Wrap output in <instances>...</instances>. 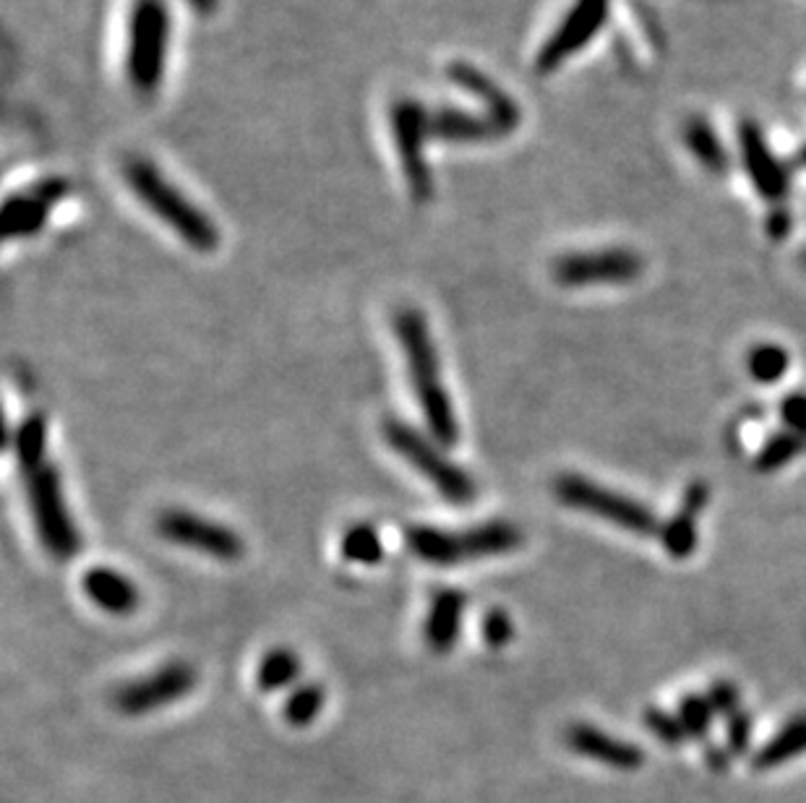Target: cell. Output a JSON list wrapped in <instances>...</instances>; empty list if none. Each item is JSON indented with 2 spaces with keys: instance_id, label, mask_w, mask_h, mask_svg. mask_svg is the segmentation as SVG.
<instances>
[{
  "instance_id": "1",
  "label": "cell",
  "mask_w": 806,
  "mask_h": 803,
  "mask_svg": "<svg viewBox=\"0 0 806 803\" xmlns=\"http://www.w3.org/2000/svg\"><path fill=\"white\" fill-rule=\"evenodd\" d=\"M394 335L400 339L407 374H411L413 391L418 397L428 430L441 447H454L459 441V423L457 415H454L450 391L444 387L441 357L437 344H433L426 316L418 309L396 311Z\"/></svg>"
},
{
  "instance_id": "2",
  "label": "cell",
  "mask_w": 806,
  "mask_h": 803,
  "mask_svg": "<svg viewBox=\"0 0 806 803\" xmlns=\"http://www.w3.org/2000/svg\"><path fill=\"white\" fill-rule=\"evenodd\" d=\"M405 543L413 556L433 566H457L470 561L496 559L517 551L525 543V532L509 519H491L465 530L415 525L407 527Z\"/></svg>"
},
{
  "instance_id": "3",
  "label": "cell",
  "mask_w": 806,
  "mask_h": 803,
  "mask_svg": "<svg viewBox=\"0 0 806 803\" xmlns=\"http://www.w3.org/2000/svg\"><path fill=\"white\" fill-rule=\"evenodd\" d=\"M123 178L136 193V199L149 212L158 214L193 251L212 253L219 246L217 225L193 201H188L171 180L162 178L154 162L144 160V156H128L126 165H123Z\"/></svg>"
},
{
  "instance_id": "4",
  "label": "cell",
  "mask_w": 806,
  "mask_h": 803,
  "mask_svg": "<svg viewBox=\"0 0 806 803\" xmlns=\"http://www.w3.org/2000/svg\"><path fill=\"white\" fill-rule=\"evenodd\" d=\"M383 439H387L389 447H392L415 473L424 475V478L431 482L450 504H470L478 495V486L476 480H473V475L467 473L465 467H459L457 462L450 460L444 447H441L437 439H428L426 434H420V430L413 428L411 423L389 417V421L383 423Z\"/></svg>"
},
{
  "instance_id": "5",
  "label": "cell",
  "mask_w": 806,
  "mask_h": 803,
  "mask_svg": "<svg viewBox=\"0 0 806 803\" xmlns=\"http://www.w3.org/2000/svg\"><path fill=\"white\" fill-rule=\"evenodd\" d=\"M167 42H171V13L165 0H136L128 18L126 71L139 95H152L165 74Z\"/></svg>"
},
{
  "instance_id": "6",
  "label": "cell",
  "mask_w": 806,
  "mask_h": 803,
  "mask_svg": "<svg viewBox=\"0 0 806 803\" xmlns=\"http://www.w3.org/2000/svg\"><path fill=\"white\" fill-rule=\"evenodd\" d=\"M24 478H27L32 519H35L37 538H40L45 551L58 561L74 559L81 548V535L68 512L58 469L45 462V465L24 473Z\"/></svg>"
},
{
  "instance_id": "7",
  "label": "cell",
  "mask_w": 806,
  "mask_h": 803,
  "mask_svg": "<svg viewBox=\"0 0 806 803\" xmlns=\"http://www.w3.org/2000/svg\"><path fill=\"white\" fill-rule=\"evenodd\" d=\"M554 493L562 504L577 512L593 514L597 519H606L610 525L621 527V530L642 535H660V522L653 514V509H647L640 501L629 499V495L610 491V488L597 486L595 480L582 478V475L567 473L558 475L554 480Z\"/></svg>"
},
{
  "instance_id": "8",
  "label": "cell",
  "mask_w": 806,
  "mask_h": 803,
  "mask_svg": "<svg viewBox=\"0 0 806 803\" xmlns=\"http://www.w3.org/2000/svg\"><path fill=\"white\" fill-rule=\"evenodd\" d=\"M389 128H392L396 154H400L402 173H405L413 199L428 201L433 193L431 167L426 160V141L431 139L428 108L411 97H400L389 110Z\"/></svg>"
},
{
  "instance_id": "9",
  "label": "cell",
  "mask_w": 806,
  "mask_h": 803,
  "mask_svg": "<svg viewBox=\"0 0 806 803\" xmlns=\"http://www.w3.org/2000/svg\"><path fill=\"white\" fill-rule=\"evenodd\" d=\"M158 535L167 543L197 551L201 556L214 561H240L245 556L243 538L232 527L201 517V514L186 512V509H167L158 517Z\"/></svg>"
},
{
  "instance_id": "10",
  "label": "cell",
  "mask_w": 806,
  "mask_h": 803,
  "mask_svg": "<svg viewBox=\"0 0 806 803\" xmlns=\"http://www.w3.org/2000/svg\"><path fill=\"white\" fill-rule=\"evenodd\" d=\"M642 259L624 248H603V251H577L558 256L551 274L564 287H593V285H627L640 277Z\"/></svg>"
},
{
  "instance_id": "11",
  "label": "cell",
  "mask_w": 806,
  "mask_h": 803,
  "mask_svg": "<svg viewBox=\"0 0 806 803\" xmlns=\"http://www.w3.org/2000/svg\"><path fill=\"white\" fill-rule=\"evenodd\" d=\"M197 687V670L188 663H167L149 676L136 678L115 691V707L123 715H147L167 704L180 702Z\"/></svg>"
},
{
  "instance_id": "12",
  "label": "cell",
  "mask_w": 806,
  "mask_h": 803,
  "mask_svg": "<svg viewBox=\"0 0 806 803\" xmlns=\"http://www.w3.org/2000/svg\"><path fill=\"white\" fill-rule=\"evenodd\" d=\"M71 191L66 178H45L24 191L11 193L3 206V238H32L48 225L50 212L66 199Z\"/></svg>"
},
{
  "instance_id": "13",
  "label": "cell",
  "mask_w": 806,
  "mask_h": 803,
  "mask_svg": "<svg viewBox=\"0 0 806 803\" xmlns=\"http://www.w3.org/2000/svg\"><path fill=\"white\" fill-rule=\"evenodd\" d=\"M608 0H577L571 5L558 29L551 35L549 42L543 45L541 55H538V71L549 74L554 71L558 63L567 61L569 55H575L577 50L595 35L597 26H601L603 16H606Z\"/></svg>"
},
{
  "instance_id": "14",
  "label": "cell",
  "mask_w": 806,
  "mask_h": 803,
  "mask_svg": "<svg viewBox=\"0 0 806 803\" xmlns=\"http://www.w3.org/2000/svg\"><path fill=\"white\" fill-rule=\"evenodd\" d=\"M567 746L571 752L590 756V760L616 769H637L645 762V756H642L634 743L619 741L616 736L595 726H588V723H575L567 730Z\"/></svg>"
},
{
  "instance_id": "15",
  "label": "cell",
  "mask_w": 806,
  "mask_h": 803,
  "mask_svg": "<svg viewBox=\"0 0 806 803\" xmlns=\"http://www.w3.org/2000/svg\"><path fill=\"white\" fill-rule=\"evenodd\" d=\"M81 590L100 611L110 616H131L141 605V592L126 574L110 566H92L81 579Z\"/></svg>"
},
{
  "instance_id": "16",
  "label": "cell",
  "mask_w": 806,
  "mask_h": 803,
  "mask_svg": "<svg viewBox=\"0 0 806 803\" xmlns=\"http://www.w3.org/2000/svg\"><path fill=\"white\" fill-rule=\"evenodd\" d=\"M446 78L457 84V87H463L465 91H470L476 100L483 102L486 115H489L493 123H499L504 134H509V130L519 123V110H517L515 100L506 97L504 91L483 74V71L476 68V65L450 63L446 65Z\"/></svg>"
},
{
  "instance_id": "17",
  "label": "cell",
  "mask_w": 806,
  "mask_h": 803,
  "mask_svg": "<svg viewBox=\"0 0 806 803\" xmlns=\"http://www.w3.org/2000/svg\"><path fill=\"white\" fill-rule=\"evenodd\" d=\"M707 501H710V488L700 480L692 482V486H687L676 517L666 527H660L658 538L671 559L681 561L694 553V548H697V519L702 509L707 506Z\"/></svg>"
},
{
  "instance_id": "18",
  "label": "cell",
  "mask_w": 806,
  "mask_h": 803,
  "mask_svg": "<svg viewBox=\"0 0 806 803\" xmlns=\"http://www.w3.org/2000/svg\"><path fill=\"white\" fill-rule=\"evenodd\" d=\"M465 605L467 598L463 590H452V587H444L439 590L437 595L431 600V608H428L426 616V644L431 648L437 655H444L450 652L454 644L459 642V631H463V622H465Z\"/></svg>"
},
{
  "instance_id": "19",
  "label": "cell",
  "mask_w": 806,
  "mask_h": 803,
  "mask_svg": "<svg viewBox=\"0 0 806 803\" xmlns=\"http://www.w3.org/2000/svg\"><path fill=\"white\" fill-rule=\"evenodd\" d=\"M428 130H431V139L452 143H478L504 136L502 126L493 123L489 115H473L454 108L428 110Z\"/></svg>"
},
{
  "instance_id": "20",
  "label": "cell",
  "mask_w": 806,
  "mask_h": 803,
  "mask_svg": "<svg viewBox=\"0 0 806 803\" xmlns=\"http://www.w3.org/2000/svg\"><path fill=\"white\" fill-rule=\"evenodd\" d=\"M11 447H14L16 460L24 473L45 465V462H48L45 460V452H48V421H45V415L32 413L24 417V421L16 426Z\"/></svg>"
},
{
  "instance_id": "21",
  "label": "cell",
  "mask_w": 806,
  "mask_h": 803,
  "mask_svg": "<svg viewBox=\"0 0 806 803\" xmlns=\"http://www.w3.org/2000/svg\"><path fill=\"white\" fill-rule=\"evenodd\" d=\"M806 752V717H796L785 726L776 739H770L759 749V754L754 756V767L757 769H770L780 767L793 756Z\"/></svg>"
},
{
  "instance_id": "22",
  "label": "cell",
  "mask_w": 806,
  "mask_h": 803,
  "mask_svg": "<svg viewBox=\"0 0 806 803\" xmlns=\"http://www.w3.org/2000/svg\"><path fill=\"white\" fill-rule=\"evenodd\" d=\"M301 676V661L288 648H275L262 657L256 670V681L262 691H279L288 689Z\"/></svg>"
},
{
  "instance_id": "23",
  "label": "cell",
  "mask_w": 806,
  "mask_h": 803,
  "mask_svg": "<svg viewBox=\"0 0 806 803\" xmlns=\"http://www.w3.org/2000/svg\"><path fill=\"white\" fill-rule=\"evenodd\" d=\"M806 452V436L793 434V430H783L776 434L772 439L765 441V447L759 449L754 456V467L759 473H776L783 465H789L791 460H796L798 454Z\"/></svg>"
},
{
  "instance_id": "24",
  "label": "cell",
  "mask_w": 806,
  "mask_h": 803,
  "mask_svg": "<svg viewBox=\"0 0 806 803\" xmlns=\"http://www.w3.org/2000/svg\"><path fill=\"white\" fill-rule=\"evenodd\" d=\"M342 556L361 566L379 564L383 559V543L376 527L366 525V522L348 527V532L342 535Z\"/></svg>"
},
{
  "instance_id": "25",
  "label": "cell",
  "mask_w": 806,
  "mask_h": 803,
  "mask_svg": "<svg viewBox=\"0 0 806 803\" xmlns=\"http://www.w3.org/2000/svg\"><path fill=\"white\" fill-rule=\"evenodd\" d=\"M324 689L318 683H303V687L292 689L290 697L285 700V720L292 728H305L316 720L318 713L324 710Z\"/></svg>"
},
{
  "instance_id": "26",
  "label": "cell",
  "mask_w": 806,
  "mask_h": 803,
  "mask_svg": "<svg viewBox=\"0 0 806 803\" xmlns=\"http://www.w3.org/2000/svg\"><path fill=\"white\" fill-rule=\"evenodd\" d=\"M789 352L780 348V344H759L746 357L750 376L757 378L759 384H776L789 371Z\"/></svg>"
},
{
  "instance_id": "27",
  "label": "cell",
  "mask_w": 806,
  "mask_h": 803,
  "mask_svg": "<svg viewBox=\"0 0 806 803\" xmlns=\"http://www.w3.org/2000/svg\"><path fill=\"white\" fill-rule=\"evenodd\" d=\"M744 149H746V160H750V167L754 170V180H757L759 191L767 196H778L780 188H783V178H780L776 162H770L765 156L763 143H759L754 130H746L744 134Z\"/></svg>"
},
{
  "instance_id": "28",
  "label": "cell",
  "mask_w": 806,
  "mask_h": 803,
  "mask_svg": "<svg viewBox=\"0 0 806 803\" xmlns=\"http://www.w3.org/2000/svg\"><path fill=\"white\" fill-rule=\"evenodd\" d=\"M713 715L715 710L707 697L689 694L679 704V720L681 726H684L687 736H692V739H702V736H705V730L710 728Z\"/></svg>"
},
{
  "instance_id": "29",
  "label": "cell",
  "mask_w": 806,
  "mask_h": 803,
  "mask_svg": "<svg viewBox=\"0 0 806 803\" xmlns=\"http://www.w3.org/2000/svg\"><path fill=\"white\" fill-rule=\"evenodd\" d=\"M645 726H650V730H653V733L658 736L663 743H671V746L684 741V736H687V730H684V726H681L679 715L673 717V715L663 713V710H647Z\"/></svg>"
},
{
  "instance_id": "30",
  "label": "cell",
  "mask_w": 806,
  "mask_h": 803,
  "mask_svg": "<svg viewBox=\"0 0 806 803\" xmlns=\"http://www.w3.org/2000/svg\"><path fill=\"white\" fill-rule=\"evenodd\" d=\"M512 637H515V624H512V618L506 616V611L493 608L489 616L483 618V639L491 648H504V644L512 642Z\"/></svg>"
},
{
  "instance_id": "31",
  "label": "cell",
  "mask_w": 806,
  "mask_h": 803,
  "mask_svg": "<svg viewBox=\"0 0 806 803\" xmlns=\"http://www.w3.org/2000/svg\"><path fill=\"white\" fill-rule=\"evenodd\" d=\"M780 417L793 434L806 436V394H789L780 404Z\"/></svg>"
},
{
  "instance_id": "32",
  "label": "cell",
  "mask_w": 806,
  "mask_h": 803,
  "mask_svg": "<svg viewBox=\"0 0 806 803\" xmlns=\"http://www.w3.org/2000/svg\"><path fill=\"white\" fill-rule=\"evenodd\" d=\"M707 700H710L715 713H720V715L739 713V689L733 687L731 681L715 683V687L710 689V694H707Z\"/></svg>"
},
{
  "instance_id": "33",
  "label": "cell",
  "mask_w": 806,
  "mask_h": 803,
  "mask_svg": "<svg viewBox=\"0 0 806 803\" xmlns=\"http://www.w3.org/2000/svg\"><path fill=\"white\" fill-rule=\"evenodd\" d=\"M728 717H731V720H728V749H731V752H741V749L746 746V741H750L752 720L744 713H733Z\"/></svg>"
},
{
  "instance_id": "34",
  "label": "cell",
  "mask_w": 806,
  "mask_h": 803,
  "mask_svg": "<svg viewBox=\"0 0 806 803\" xmlns=\"http://www.w3.org/2000/svg\"><path fill=\"white\" fill-rule=\"evenodd\" d=\"M689 141H692V147L697 149V154L707 162V165H718V162H720V147L715 143L713 134H707L705 128H694L692 134H689Z\"/></svg>"
},
{
  "instance_id": "35",
  "label": "cell",
  "mask_w": 806,
  "mask_h": 803,
  "mask_svg": "<svg viewBox=\"0 0 806 803\" xmlns=\"http://www.w3.org/2000/svg\"><path fill=\"white\" fill-rule=\"evenodd\" d=\"M186 3L191 5L199 16H212V13L219 9V0H186Z\"/></svg>"
},
{
  "instance_id": "36",
  "label": "cell",
  "mask_w": 806,
  "mask_h": 803,
  "mask_svg": "<svg viewBox=\"0 0 806 803\" xmlns=\"http://www.w3.org/2000/svg\"><path fill=\"white\" fill-rule=\"evenodd\" d=\"M804 266H806V253H804Z\"/></svg>"
}]
</instances>
